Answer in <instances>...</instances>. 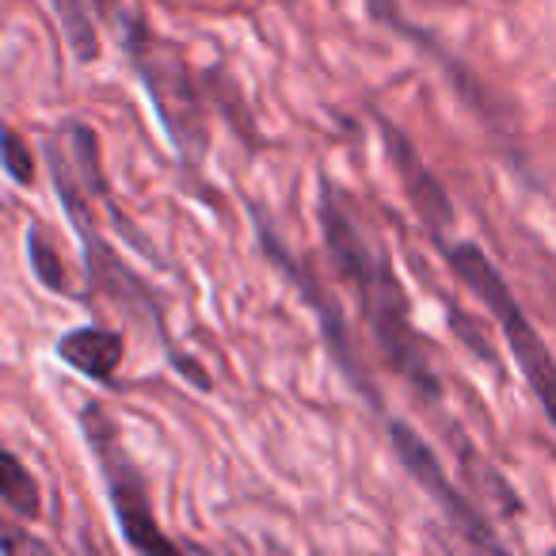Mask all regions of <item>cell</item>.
<instances>
[{
    "label": "cell",
    "instance_id": "3",
    "mask_svg": "<svg viewBox=\"0 0 556 556\" xmlns=\"http://www.w3.org/2000/svg\"><path fill=\"white\" fill-rule=\"evenodd\" d=\"M126 58L138 70L176 153L187 164H199L206 153V108H202L199 80L187 73V58L168 39L149 31L141 20H126Z\"/></svg>",
    "mask_w": 556,
    "mask_h": 556
},
{
    "label": "cell",
    "instance_id": "2",
    "mask_svg": "<svg viewBox=\"0 0 556 556\" xmlns=\"http://www.w3.org/2000/svg\"><path fill=\"white\" fill-rule=\"evenodd\" d=\"M442 255H446L450 270L462 278L465 287L484 302V309L495 317L503 340H507L510 355H515L518 370H522L530 393L538 396L541 412L548 416V424L556 427V355L548 351V343L541 340V332L530 325V317L522 313V305L515 302L510 287L503 282L500 267L488 260V252L472 240H462V244H442Z\"/></svg>",
    "mask_w": 556,
    "mask_h": 556
},
{
    "label": "cell",
    "instance_id": "10",
    "mask_svg": "<svg viewBox=\"0 0 556 556\" xmlns=\"http://www.w3.org/2000/svg\"><path fill=\"white\" fill-rule=\"evenodd\" d=\"M50 4H54V16L62 20L65 42L77 54V62H96L100 58V35H96L92 12H88L85 0H50Z\"/></svg>",
    "mask_w": 556,
    "mask_h": 556
},
{
    "label": "cell",
    "instance_id": "7",
    "mask_svg": "<svg viewBox=\"0 0 556 556\" xmlns=\"http://www.w3.org/2000/svg\"><path fill=\"white\" fill-rule=\"evenodd\" d=\"M381 141H386L389 156H393V168H396V176H401V187H404V194H408V202L416 206V214L424 217V225H431L434 237H442V229L454 225V217H457L446 187H442L439 179H434V172L419 161L416 146L404 138V130H396L386 118H381Z\"/></svg>",
    "mask_w": 556,
    "mask_h": 556
},
{
    "label": "cell",
    "instance_id": "6",
    "mask_svg": "<svg viewBox=\"0 0 556 556\" xmlns=\"http://www.w3.org/2000/svg\"><path fill=\"white\" fill-rule=\"evenodd\" d=\"M389 439H393V450H396V457H401L404 469H408V477L416 480V484L424 488V492L431 495L442 510H446V518L454 522V530H462V538L469 541V545L503 548L500 541H495L492 526H488L484 518H480V510L472 507V503L465 500L454 484H450V477H446V469L439 465V457L431 454V446H427V442L419 439L408 424L393 419V424H389Z\"/></svg>",
    "mask_w": 556,
    "mask_h": 556
},
{
    "label": "cell",
    "instance_id": "5",
    "mask_svg": "<svg viewBox=\"0 0 556 556\" xmlns=\"http://www.w3.org/2000/svg\"><path fill=\"white\" fill-rule=\"evenodd\" d=\"M255 232H260V244H263V252H267V260L275 263V267L282 270L287 278H294L298 294H302L305 302L313 305L320 332H325V340H328V351H332V358H336V366L343 370V378H348L351 386H355L358 393H363L366 401H370V408H381L378 389H374V381L363 374V363H358L355 348H351L348 320H343L340 305H336L332 298L325 294V287H320V278H317V270H313L309 263H302V260H294V255H290V248L282 244V240H278V232H270V222L260 214V210H255Z\"/></svg>",
    "mask_w": 556,
    "mask_h": 556
},
{
    "label": "cell",
    "instance_id": "13",
    "mask_svg": "<svg viewBox=\"0 0 556 556\" xmlns=\"http://www.w3.org/2000/svg\"><path fill=\"white\" fill-rule=\"evenodd\" d=\"M4 168H9V176L16 179V184H31L35 179V161L16 130L4 134Z\"/></svg>",
    "mask_w": 556,
    "mask_h": 556
},
{
    "label": "cell",
    "instance_id": "14",
    "mask_svg": "<svg viewBox=\"0 0 556 556\" xmlns=\"http://www.w3.org/2000/svg\"><path fill=\"white\" fill-rule=\"evenodd\" d=\"M172 358H176V366H179V370H184V366H187V363H184V358H179V355H172ZM191 374H194V386H199V389H206V386H210V381L202 378V370H199V366H191Z\"/></svg>",
    "mask_w": 556,
    "mask_h": 556
},
{
    "label": "cell",
    "instance_id": "9",
    "mask_svg": "<svg viewBox=\"0 0 556 556\" xmlns=\"http://www.w3.org/2000/svg\"><path fill=\"white\" fill-rule=\"evenodd\" d=\"M366 9H370V16L378 20V24H386L389 31H401V35H408L412 42H419V47H424V50H431L434 58H442V62H446L450 70H454V80H457V85H462L465 92L472 96V108H477L480 115H488V108H484V103L477 100V88H472V80H469V77H465V73H462V65H457V62H450V58L442 54V50H439V47H434V42H431V35H424V31H419V27H412L408 20H404L401 12H396V0H366Z\"/></svg>",
    "mask_w": 556,
    "mask_h": 556
},
{
    "label": "cell",
    "instance_id": "11",
    "mask_svg": "<svg viewBox=\"0 0 556 556\" xmlns=\"http://www.w3.org/2000/svg\"><path fill=\"white\" fill-rule=\"evenodd\" d=\"M0 495H4V503H9V510H16V515L24 518H35L42 510V500H39V484H35V477L24 469V462H20L16 454H4V472H0Z\"/></svg>",
    "mask_w": 556,
    "mask_h": 556
},
{
    "label": "cell",
    "instance_id": "15",
    "mask_svg": "<svg viewBox=\"0 0 556 556\" xmlns=\"http://www.w3.org/2000/svg\"><path fill=\"white\" fill-rule=\"evenodd\" d=\"M96 4H100L103 12H111V9H115V0H96Z\"/></svg>",
    "mask_w": 556,
    "mask_h": 556
},
{
    "label": "cell",
    "instance_id": "1",
    "mask_svg": "<svg viewBox=\"0 0 556 556\" xmlns=\"http://www.w3.org/2000/svg\"><path fill=\"white\" fill-rule=\"evenodd\" d=\"M317 222L325 248L332 252V263L351 287H355L358 302H363V317L374 332V343L381 355L389 358L401 378H408L424 396H442L439 374H434L431 351L427 340L412 325V302L404 294L401 278L393 275L389 260L366 240V232L355 225L351 210L343 206L340 191L328 179H320V199H317Z\"/></svg>",
    "mask_w": 556,
    "mask_h": 556
},
{
    "label": "cell",
    "instance_id": "12",
    "mask_svg": "<svg viewBox=\"0 0 556 556\" xmlns=\"http://www.w3.org/2000/svg\"><path fill=\"white\" fill-rule=\"evenodd\" d=\"M27 260H31V270L42 287L54 290V294H70V275L62 267V255L54 252V244L39 229L27 232Z\"/></svg>",
    "mask_w": 556,
    "mask_h": 556
},
{
    "label": "cell",
    "instance_id": "4",
    "mask_svg": "<svg viewBox=\"0 0 556 556\" xmlns=\"http://www.w3.org/2000/svg\"><path fill=\"white\" fill-rule=\"evenodd\" d=\"M80 424H85L88 446H92L96 462H100L103 484H108V500L111 510L118 518V530H123L126 545L141 548V553H176V541L164 538L156 515L149 507V488L141 480V472L134 469L130 454L123 450V442L115 439V424L103 416L100 408H85L80 412Z\"/></svg>",
    "mask_w": 556,
    "mask_h": 556
},
{
    "label": "cell",
    "instance_id": "8",
    "mask_svg": "<svg viewBox=\"0 0 556 556\" xmlns=\"http://www.w3.org/2000/svg\"><path fill=\"white\" fill-rule=\"evenodd\" d=\"M54 355L62 358L65 366H73L80 378L111 381L126 358V343H123V336L111 332V328L88 325V328H73V332H65L62 340H58Z\"/></svg>",
    "mask_w": 556,
    "mask_h": 556
}]
</instances>
